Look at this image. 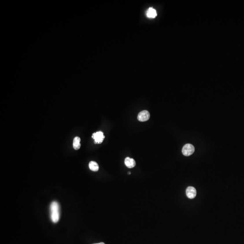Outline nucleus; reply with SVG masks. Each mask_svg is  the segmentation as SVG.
<instances>
[{
    "instance_id": "1",
    "label": "nucleus",
    "mask_w": 244,
    "mask_h": 244,
    "mask_svg": "<svg viewBox=\"0 0 244 244\" xmlns=\"http://www.w3.org/2000/svg\"><path fill=\"white\" fill-rule=\"evenodd\" d=\"M50 217L52 221L54 223L58 222L60 218V207L59 204L56 201L51 203L50 206Z\"/></svg>"
},
{
    "instance_id": "2",
    "label": "nucleus",
    "mask_w": 244,
    "mask_h": 244,
    "mask_svg": "<svg viewBox=\"0 0 244 244\" xmlns=\"http://www.w3.org/2000/svg\"><path fill=\"white\" fill-rule=\"evenodd\" d=\"M195 147L191 144H186L182 148V153L185 156H188L191 155L195 151Z\"/></svg>"
},
{
    "instance_id": "3",
    "label": "nucleus",
    "mask_w": 244,
    "mask_h": 244,
    "mask_svg": "<svg viewBox=\"0 0 244 244\" xmlns=\"http://www.w3.org/2000/svg\"><path fill=\"white\" fill-rule=\"evenodd\" d=\"M92 138L94 139L95 143V144H100L103 141L105 138V136L103 135L102 132L99 131L93 134L92 135Z\"/></svg>"
},
{
    "instance_id": "4",
    "label": "nucleus",
    "mask_w": 244,
    "mask_h": 244,
    "mask_svg": "<svg viewBox=\"0 0 244 244\" xmlns=\"http://www.w3.org/2000/svg\"><path fill=\"white\" fill-rule=\"evenodd\" d=\"M150 117V113L148 111L143 110L138 114V119L140 122H145L147 121Z\"/></svg>"
},
{
    "instance_id": "5",
    "label": "nucleus",
    "mask_w": 244,
    "mask_h": 244,
    "mask_svg": "<svg viewBox=\"0 0 244 244\" xmlns=\"http://www.w3.org/2000/svg\"><path fill=\"white\" fill-rule=\"evenodd\" d=\"M186 195L189 199H193L196 196L197 192L195 188L193 187H188L186 189Z\"/></svg>"
},
{
    "instance_id": "6",
    "label": "nucleus",
    "mask_w": 244,
    "mask_h": 244,
    "mask_svg": "<svg viewBox=\"0 0 244 244\" xmlns=\"http://www.w3.org/2000/svg\"><path fill=\"white\" fill-rule=\"evenodd\" d=\"M124 163L128 168H132L136 166V162L134 159L127 157L125 159Z\"/></svg>"
},
{
    "instance_id": "7",
    "label": "nucleus",
    "mask_w": 244,
    "mask_h": 244,
    "mask_svg": "<svg viewBox=\"0 0 244 244\" xmlns=\"http://www.w3.org/2000/svg\"><path fill=\"white\" fill-rule=\"evenodd\" d=\"M81 138L79 137H76L74 138L73 143V146L75 150H78L80 149L81 147Z\"/></svg>"
},
{
    "instance_id": "8",
    "label": "nucleus",
    "mask_w": 244,
    "mask_h": 244,
    "mask_svg": "<svg viewBox=\"0 0 244 244\" xmlns=\"http://www.w3.org/2000/svg\"><path fill=\"white\" fill-rule=\"evenodd\" d=\"M147 16L151 18H154L157 16V13L155 9L153 8H149L147 12Z\"/></svg>"
},
{
    "instance_id": "9",
    "label": "nucleus",
    "mask_w": 244,
    "mask_h": 244,
    "mask_svg": "<svg viewBox=\"0 0 244 244\" xmlns=\"http://www.w3.org/2000/svg\"><path fill=\"white\" fill-rule=\"evenodd\" d=\"M89 168L93 171H97L99 169L98 164L95 161H91L89 163Z\"/></svg>"
},
{
    "instance_id": "10",
    "label": "nucleus",
    "mask_w": 244,
    "mask_h": 244,
    "mask_svg": "<svg viewBox=\"0 0 244 244\" xmlns=\"http://www.w3.org/2000/svg\"><path fill=\"white\" fill-rule=\"evenodd\" d=\"M105 244V243H103V242H100V243H97V244Z\"/></svg>"
},
{
    "instance_id": "11",
    "label": "nucleus",
    "mask_w": 244,
    "mask_h": 244,
    "mask_svg": "<svg viewBox=\"0 0 244 244\" xmlns=\"http://www.w3.org/2000/svg\"><path fill=\"white\" fill-rule=\"evenodd\" d=\"M128 174H129V175H130V174H131L130 172H128Z\"/></svg>"
}]
</instances>
